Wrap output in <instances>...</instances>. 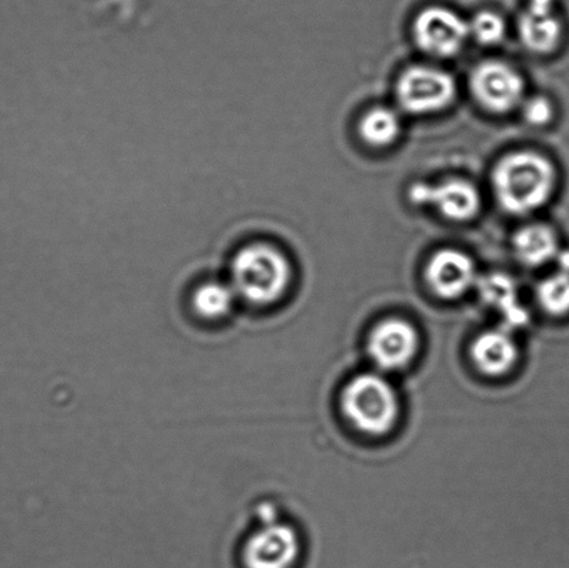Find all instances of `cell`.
Segmentation results:
<instances>
[{
	"label": "cell",
	"mask_w": 569,
	"mask_h": 568,
	"mask_svg": "<svg viewBox=\"0 0 569 568\" xmlns=\"http://www.w3.org/2000/svg\"><path fill=\"white\" fill-rule=\"evenodd\" d=\"M521 41L535 53L553 52L561 41L562 26L553 11L528 9L518 21Z\"/></svg>",
	"instance_id": "obj_13"
},
{
	"label": "cell",
	"mask_w": 569,
	"mask_h": 568,
	"mask_svg": "<svg viewBox=\"0 0 569 568\" xmlns=\"http://www.w3.org/2000/svg\"><path fill=\"white\" fill-rule=\"evenodd\" d=\"M557 259L560 261L561 271L569 272V252H560Z\"/></svg>",
	"instance_id": "obj_20"
},
{
	"label": "cell",
	"mask_w": 569,
	"mask_h": 568,
	"mask_svg": "<svg viewBox=\"0 0 569 568\" xmlns=\"http://www.w3.org/2000/svg\"><path fill=\"white\" fill-rule=\"evenodd\" d=\"M420 338L409 321L388 319L379 322L368 338V355L383 371L405 369L415 359Z\"/></svg>",
	"instance_id": "obj_8"
},
{
	"label": "cell",
	"mask_w": 569,
	"mask_h": 568,
	"mask_svg": "<svg viewBox=\"0 0 569 568\" xmlns=\"http://www.w3.org/2000/svg\"><path fill=\"white\" fill-rule=\"evenodd\" d=\"M556 0H529L528 9L538 11H553Z\"/></svg>",
	"instance_id": "obj_19"
},
{
	"label": "cell",
	"mask_w": 569,
	"mask_h": 568,
	"mask_svg": "<svg viewBox=\"0 0 569 568\" xmlns=\"http://www.w3.org/2000/svg\"><path fill=\"white\" fill-rule=\"evenodd\" d=\"M538 300L549 315L569 313V272L560 270L545 278L538 287Z\"/></svg>",
	"instance_id": "obj_16"
},
{
	"label": "cell",
	"mask_w": 569,
	"mask_h": 568,
	"mask_svg": "<svg viewBox=\"0 0 569 568\" xmlns=\"http://www.w3.org/2000/svg\"><path fill=\"white\" fill-rule=\"evenodd\" d=\"M359 131L361 138L371 147H389L400 136V117L392 109L373 108L362 116Z\"/></svg>",
	"instance_id": "obj_15"
},
{
	"label": "cell",
	"mask_w": 569,
	"mask_h": 568,
	"mask_svg": "<svg viewBox=\"0 0 569 568\" xmlns=\"http://www.w3.org/2000/svg\"><path fill=\"white\" fill-rule=\"evenodd\" d=\"M342 409L357 430L370 436L392 430L400 413L398 393L377 372H365L349 381L342 393Z\"/></svg>",
	"instance_id": "obj_3"
},
{
	"label": "cell",
	"mask_w": 569,
	"mask_h": 568,
	"mask_svg": "<svg viewBox=\"0 0 569 568\" xmlns=\"http://www.w3.org/2000/svg\"><path fill=\"white\" fill-rule=\"evenodd\" d=\"M473 363L483 375H507L517 363L518 348L511 333L506 330H489L476 338L471 347Z\"/></svg>",
	"instance_id": "obj_11"
},
{
	"label": "cell",
	"mask_w": 569,
	"mask_h": 568,
	"mask_svg": "<svg viewBox=\"0 0 569 568\" xmlns=\"http://www.w3.org/2000/svg\"><path fill=\"white\" fill-rule=\"evenodd\" d=\"M492 181L501 208L512 215H529L549 202L556 191L557 171L542 155L516 152L496 165Z\"/></svg>",
	"instance_id": "obj_1"
},
{
	"label": "cell",
	"mask_w": 569,
	"mask_h": 568,
	"mask_svg": "<svg viewBox=\"0 0 569 568\" xmlns=\"http://www.w3.org/2000/svg\"><path fill=\"white\" fill-rule=\"evenodd\" d=\"M292 281V267L274 245H243L233 256L231 287L237 298L253 306H269L287 293Z\"/></svg>",
	"instance_id": "obj_2"
},
{
	"label": "cell",
	"mask_w": 569,
	"mask_h": 568,
	"mask_svg": "<svg viewBox=\"0 0 569 568\" xmlns=\"http://www.w3.org/2000/svg\"><path fill=\"white\" fill-rule=\"evenodd\" d=\"M471 91L482 108L505 114L522 103L526 82L511 66L489 60L472 71Z\"/></svg>",
	"instance_id": "obj_5"
},
{
	"label": "cell",
	"mask_w": 569,
	"mask_h": 568,
	"mask_svg": "<svg viewBox=\"0 0 569 568\" xmlns=\"http://www.w3.org/2000/svg\"><path fill=\"white\" fill-rule=\"evenodd\" d=\"M456 93L455 78L435 67H410L396 83V99L410 114H431L449 108Z\"/></svg>",
	"instance_id": "obj_4"
},
{
	"label": "cell",
	"mask_w": 569,
	"mask_h": 568,
	"mask_svg": "<svg viewBox=\"0 0 569 568\" xmlns=\"http://www.w3.org/2000/svg\"><path fill=\"white\" fill-rule=\"evenodd\" d=\"M470 38L468 22L453 10L428 8L417 16L415 39L423 52L450 58L460 52Z\"/></svg>",
	"instance_id": "obj_6"
},
{
	"label": "cell",
	"mask_w": 569,
	"mask_h": 568,
	"mask_svg": "<svg viewBox=\"0 0 569 568\" xmlns=\"http://www.w3.org/2000/svg\"><path fill=\"white\" fill-rule=\"evenodd\" d=\"M410 200L415 205L433 206L445 219L459 222L473 219L481 209L477 187L462 178H451L438 186L415 183L410 188Z\"/></svg>",
	"instance_id": "obj_7"
},
{
	"label": "cell",
	"mask_w": 569,
	"mask_h": 568,
	"mask_svg": "<svg viewBox=\"0 0 569 568\" xmlns=\"http://www.w3.org/2000/svg\"><path fill=\"white\" fill-rule=\"evenodd\" d=\"M299 552V537L292 527L264 522L244 545L243 565L247 568H290Z\"/></svg>",
	"instance_id": "obj_9"
},
{
	"label": "cell",
	"mask_w": 569,
	"mask_h": 568,
	"mask_svg": "<svg viewBox=\"0 0 569 568\" xmlns=\"http://www.w3.org/2000/svg\"><path fill=\"white\" fill-rule=\"evenodd\" d=\"M427 282L438 297L457 299L470 291L477 281V267L470 256L456 249L435 253L427 266Z\"/></svg>",
	"instance_id": "obj_10"
},
{
	"label": "cell",
	"mask_w": 569,
	"mask_h": 568,
	"mask_svg": "<svg viewBox=\"0 0 569 568\" xmlns=\"http://www.w3.org/2000/svg\"><path fill=\"white\" fill-rule=\"evenodd\" d=\"M238 298L230 282L206 281L192 293L194 313L203 320H221L231 313Z\"/></svg>",
	"instance_id": "obj_14"
},
{
	"label": "cell",
	"mask_w": 569,
	"mask_h": 568,
	"mask_svg": "<svg viewBox=\"0 0 569 568\" xmlns=\"http://www.w3.org/2000/svg\"><path fill=\"white\" fill-rule=\"evenodd\" d=\"M512 248L518 260L528 267L549 263L560 253L559 238L553 228L546 225L522 227L516 233Z\"/></svg>",
	"instance_id": "obj_12"
},
{
	"label": "cell",
	"mask_w": 569,
	"mask_h": 568,
	"mask_svg": "<svg viewBox=\"0 0 569 568\" xmlns=\"http://www.w3.org/2000/svg\"><path fill=\"white\" fill-rule=\"evenodd\" d=\"M555 109L550 100L545 97H533L523 103V117L527 122L535 127L549 124L553 119Z\"/></svg>",
	"instance_id": "obj_18"
},
{
	"label": "cell",
	"mask_w": 569,
	"mask_h": 568,
	"mask_svg": "<svg viewBox=\"0 0 569 568\" xmlns=\"http://www.w3.org/2000/svg\"><path fill=\"white\" fill-rule=\"evenodd\" d=\"M470 37L483 47H493L503 41L506 36V22L492 11H481L468 22Z\"/></svg>",
	"instance_id": "obj_17"
}]
</instances>
